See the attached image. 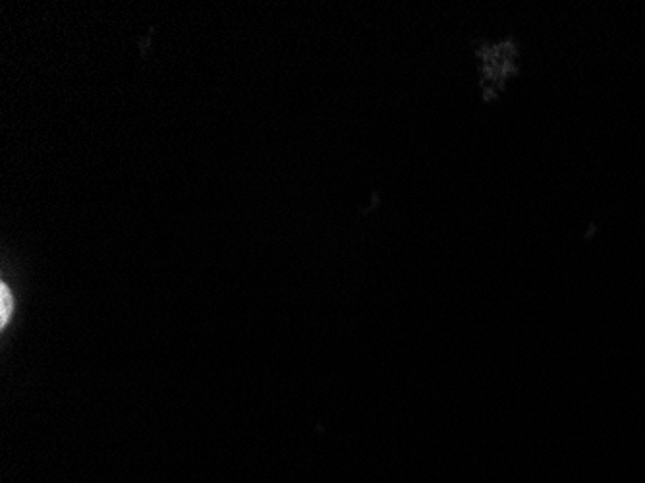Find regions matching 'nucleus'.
I'll list each match as a JSON object with an SVG mask.
<instances>
[{
    "label": "nucleus",
    "mask_w": 645,
    "mask_h": 483,
    "mask_svg": "<svg viewBox=\"0 0 645 483\" xmlns=\"http://www.w3.org/2000/svg\"><path fill=\"white\" fill-rule=\"evenodd\" d=\"M12 310H14V300H12V294L8 290V286L0 285V323L6 325L10 315H12Z\"/></svg>",
    "instance_id": "f257e3e1"
}]
</instances>
